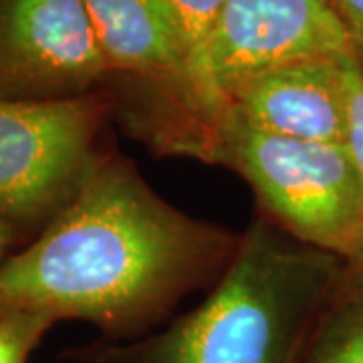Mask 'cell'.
Segmentation results:
<instances>
[{
	"mask_svg": "<svg viewBox=\"0 0 363 363\" xmlns=\"http://www.w3.org/2000/svg\"><path fill=\"white\" fill-rule=\"evenodd\" d=\"M236 242L172 206L130 160L97 152L39 236L0 264V315L79 319L133 335L220 274Z\"/></svg>",
	"mask_w": 363,
	"mask_h": 363,
	"instance_id": "1",
	"label": "cell"
},
{
	"mask_svg": "<svg viewBox=\"0 0 363 363\" xmlns=\"http://www.w3.org/2000/svg\"><path fill=\"white\" fill-rule=\"evenodd\" d=\"M347 264L264 216L238 238L216 285L154 335L81 353L87 363H298Z\"/></svg>",
	"mask_w": 363,
	"mask_h": 363,
	"instance_id": "2",
	"label": "cell"
},
{
	"mask_svg": "<svg viewBox=\"0 0 363 363\" xmlns=\"http://www.w3.org/2000/svg\"><path fill=\"white\" fill-rule=\"evenodd\" d=\"M355 57L329 0H224L182 93L145 109L135 130L160 154L206 157L222 109L245 81L307 61Z\"/></svg>",
	"mask_w": 363,
	"mask_h": 363,
	"instance_id": "3",
	"label": "cell"
},
{
	"mask_svg": "<svg viewBox=\"0 0 363 363\" xmlns=\"http://www.w3.org/2000/svg\"><path fill=\"white\" fill-rule=\"evenodd\" d=\"M204 162L242 176L262 216L297 242L350 271L362 264L363 184L345 143L289 140L224 119Z\"/></svg>",
	"mask_w": 363,
	"mask_h": 363,
	"instance_id": "4",
	"label": "cell"
},
{
	"mask_svg": "<svg viewBox=\"0 0 363 363\" xmlns=\"http://www.w3.org/2000/svg\"><path fill=\"white\" fill-rule=\"evenodd\" d=\"M111 109L104 91L71 99H0V216L16 228L47 224L95 157Z\"/></svg>",
	"mask_w": 363,
	"mask_h": 363,
	"instance_id": "5",
	"label": "cell"
},
{
	"mask_svg": "<svg viewBox=\"0 0 363 363\" xmlns=\"http://www.w3.org/2000/svg\"><path fill=\"white\" fill-rule=\"evenodd\" d=\"M109 77L83 0H0V99H71Z\"/></svg>",
	"mask_w": 363,
	"mask_h": 363,
	"instance_id": "6",
	"label": "cell"
},
{
	"mask_svg": "<svg viewBox=\"0 0 363 363\" xmlns=\"http://www.w3.org/2000/svg\"><path fill=\"white\" fill-rule=\"evenodd\" d=\"M353 59L307 61L260 73L234 89L220 121L289 140L345 143L347 65Z\"/></svg>",
	"mask_w": 363,
	"mask_h": 363,
	"instance_id": "7",
	"label": "cell"
},
{
	"mask_svg": "<svg viewBox=\"0 0 363 363\" xmlns=\"http://www.w3.org/2000/svg\"><path fill=\"white\" fill-rule=\"evenodd\" d=\"M113 75L138 79L156 97L176 99L188 77V47L169 0H83Z\"/></svg>",
	"mask_w": 363,
	"mask_h": 363,
	"instance_id": "8",
	"label": "cell"
},
{
	"mask_svg": "<svg viewBox=\"0 0 363 363\" xmlns=\"http://www.w3.org/2000/svg\"><path fill=\"white\" fill-rule=\"evenodd\" d=\"M351 277L317 319L298 363H363V277Z\"/></svg>",
	"mask_w": 363,
	"mask_h": 363,
	"instance_id": "9",
	"label": "cell"
},
{
	"mask_svg": "<svg viewBox=\"0 0 363 363\" xmlns=\"http://www.w3.org/2000/svg\"><path fill=\"white\" fill-rule=\"evenodd\" d=\"M52 325L49 317L35 313L0 315V363H28Z\"/></svg>",
	"mask_w": 363,
	"mask_h": 363,
	"instance_id": "10",
	"label": "cell"
},
{
	"mask_svg": "<svg viewBox=\"0 0 363 363\" xmlns=\"http://www.w3.org/2000/svg\"><path fill=\"white\" fill-rule=\"evenodd\" d=\"M222 2L224 0H169L172 9L178 14L188 47V71L204 45V39Z\"/></svg>",
	"mask_w": 363,
	"mask_h": 363,
	"instance_id": "11",
	"label": "cell"
},
{
	"mask_svg": "<svg viewBox=\"0 0 363 363\" xmlns=\"http://www.w3.org/2000/svg\"><path fill=\"white\" fill-rule=\"evenodd\" d=\"M345 145L357 166L363 184V69L355 59L347 65V135H345ZM350 272L363 277V260L355 271Z\"/></svg>",
	"mask_w": 363,
	"mask_h": 363,
	"instance_id": "12",
	"label": "cell"
},
{
	"mask_svg": "<svg viewBox=\"0 0 363 363\" xmlns=\"http://www.w3.org/2000/svg\"><path fill=\"white\" fill-rule=\"evenodd\" d=\"M329 4L345 26L355 59L363 69V0H329Z\"/></svg>",
	"mask_w": 363,
	"mask_h": 363,
	"instance_id": "13",
	"label": "cell"
},
{
	"mask_svg": "<svg viewBox=\"0 0 363 363\" xmlns=\"http://www.w3.org/2000/svg\"><path fill=\"white\" fill-rule=\"evenodd\" d=\"M14 238V230L4 222V218L0 216V264L6 260L9 257V248L13 245Z\"/></svg>",
	"mask_w": 363,
	"mask_h": 363,
	"instance_id": "14",
	"label": "cell"
}]
</instances>
